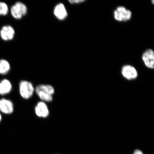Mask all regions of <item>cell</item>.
Returning <instances> with one entry per match:
<instances>
[{"instance_id":"obj_6","label":"cell","mask_w":154,"mask_h":154,"mask_svg":"<svg viewBox=\"0 0 154 154\" xmlns=\"http://www.w3.org/2000/svg\"><path fill=\"white\" fill-rule=\"evenodd\" d=\"M121 74L124 78L128 80L135 79L138 76V72L136 69L131 65H124L121 69Z\"/></svg>"},{"instance_id":"obj_15","label":"cell","mask_w":154,"mask_h":154,"mask_svg":"<svg viewBox=\"0 0 154 154\" xmlns=\"http://www.w3.org/2000/svg\"><path fill=\"white\" fill-rule=\"evenodd\" d=\"M133 154H144L143 152L139 149H136L134 152Z\"/></svg>"},{"instance_id":"obj_7","label":"cell","mask_w":154,"mask_h":154,"mask_svg":"<svg viewBox=\"0 0 154 154\" xmlns=\"http://www.w3.org/2000/svg\"><path fill=\"white\" fill-rule=\"evenodd\" d=\"M15 34L14 29L10 25L3 26L0 30V36L2 39L5 41L13 40Z\"/></svg>"},{"instance_id":"obj_17","label":"cell","mask_w":154,"mask_h":154,"mask_svg":"<svg viewBox=\"0 0 154 154\" xmlns=\"http://www.w3.org/2000/svg\"><path fill=\"white\" fill-rule=\"evenodd\" d=\"M152 3L153 4V5H154V0L152 1Z\"/></svg>"},{"instance_id":"obj_2","label":"cell","mask_w":154,"mask_h":154,"mask_svg":"<svg viewBox=\"0 0 154 154\" xmlns=\"http://www.w3.org/2000/svg\"><path fill=\"white\" fill-rule=\"evenodd\" d=\"M10 12L13 18L19 20L26 15L28 12V8L24 3L17 2L11 6Z\"/></svg>"},{"instance_id":"obj_14","label":"cell","mask_w":154,"mask_h":154,"mask_svg":"<svg viewBox=\"0 0 154 154\" xmlns=\"http://www.w3.org/2000/svg\"><path fill=\"white\" fill-rule=\"evenodd\" d=\"M85 2V0H70L68 2L71 5H79Z\"/></svg>"},{"instance_id":"obj_8","label":"cell","mask_w":154,"mask_h":154,"mask_svg":"<svg viewBox=\"0 0 154 154\" xmlns=\"http://www.w3.org/2000/svg\"><path fill=\"white\" fill-rule=\"evenodd\" d=\"M142 60L145 66L148 68L154 69V51L148 49L143 53Z\"/></svg>"},{"instance_id":"obj_11","label":"cell","mask_w":154,"mask_h":154,"mask_svg":"<svg viewBox=\"0 0 154 154\" xmlns=\"http://www.w3.org/2000/svg\"><path fill=\"white\" fill-rule=\"evenodd\" d=\"M12 88V84L9 80L4 79L0 82V95H4L9 94Z\"/></svg>"},{"instance_id":"obj_9","label":"cell","mask_w":154,"mask_h":154,"mask_svg":"<svg viewBox=\"0 0 154 154\" xmlns=\"http://www.w3.org/2000/svg\"><path fill=\"white\" fill-rule=\"evenodd\" d=\"M0 111L5 114H11L14 111V106L12 102L5 98L0 99Z\"/></svg>"},{"instance_id":"obj_3","label":"cell","mask_w":154,"mask_h":154,"mask_svg":"<svg viewBox=\"0 0 154 154\" xmlns=\"http://www.w3.org/2000/svg\"><path fill=\"white\" fill-rule=\"evenodd\" d=\"M19 92L22 97L28 99L32 97L34 88L31 82L26 80H22L19 85Z\"/></svg>"},{"instance_id":"obj_16","label":"cell","mask_w":154,"mask_h":154,"mask_svg":"<svg viewBox=\"0 0 154 154\" xmlns=\"http://www.w3.org/2000/svg\"><path fill=\"white\" fill-rule=\"evenodd\" d=\"M2 115L1 114V113H0V122H1V121L2 120Z\"/></svg>"},{"instance_id":"obj_5","label":"cell","mask_w":154,"mask_h":154,"mask_svg":"<svg viewBox=\"0 0 154 154\" xmlns=\"http://www.w3.org/2000/svg\"><path fill=\"white\" fill-rule=\"evenodd\" d=\"M53 14L57 20H64L68 17V13L66 7L62 3H57L54 8Z\"/></svg>"},{"instance_id":"obj_10","label":"cell","mask_w":154,"mask_h":154,"mask_svg":"<svg viewBox=\"0 0 154 154\" xmlns=\"http://www.w3.org/2000/svg\"><path fill=\"white\" fill-rule=\"evenodd\" d=\"M35 112L38 116L41 117H47L49 115V111L47 105L43 102H40L35 108Z\"/></svg>"},{"instance_id":"obj_4","label":"cell","mask_w":154,"mask_h":154,"mask_svg":"<svg viewBox=\"0 0 154 154\" xmlns=\"http://www.w3.org/2000/svg\"><path fill=\"white\" fill-rule=\"evenodd\" d=\"M132 15L131 11L123 6L117 7L113 13L115 20L119 22H126L130 20Z\"/></svg>"},{"instance_id":"obj_12","label":"cell","mask_w":154,"mask_h":154,"mask_svg":"<svg viewBox=\"0 0 154 154\" xmlns=\"http://www.w3.org/2000/svg\"><path fill=\"white\" fill-rule=\"evenodd\" d=\"M10 69L11 65L8 61L4 59L0 60V74H7Z\"/></svg>"},{"instance_id":"obj_1","label":"cell","mask_w":154,"mask_h":154,"mask_svg":"<svg viewBox=\"0 0 154 154\" xmlns=\"http://www.w3.org/2000/svg\"><path fill=\"white\" fill-rule=\"evenodd\" d=\"M35 91L42 100L47 102L53 100L52 95L54 93L55 90L52 86L49 85H40L36 86Z\"/></svg>"},{"instance_id":"obj_13","label":"cell","mask_w":154,"mask_h":154,"mask_svg":"<svg viewBox=\"0 0 154 154\" xmlns=\"http://www.w3.org/2000/svg\"><path fill=\"white\" fill-rule=\"evenodd\" d=\"M9 8L5 3L0 2V16H5L8 14Z\"/></svg>"}]
</instances>
